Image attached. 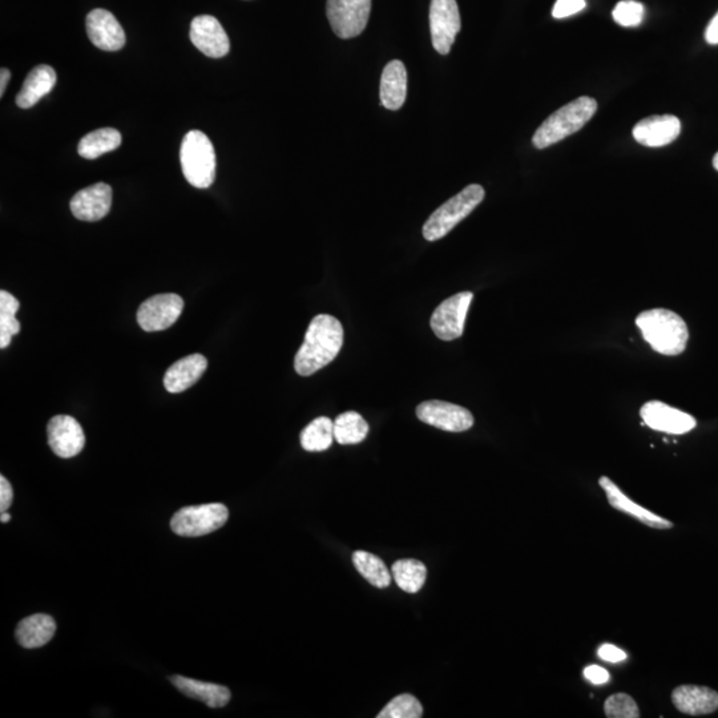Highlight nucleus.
Listing matches in <instances>:
<instances>
[{
  "label": "nucleus",
  "mask_w": 718,
  "mask_h": 718,
  "mask_svg": "<svg viewBox=\"0 0 718 718\" xmlns=\"http://www.w3.org/2000/svg\"><path fill=\"white\" fill-rule=\"evenodd\" d=\"M344 345V328L336 317L320 314L310 322L304 344L294 358V369L302 377H309L329 365Z\"/></svg>",
  "instance_id": "f257e3e1"
},
{
  "label": "nucleus",
  "mask_w": 718,
  "mask_h": 718,
  "mask_svg": "<svg viewBox=\"0 0 718 718\" xmlns=\"http://www.w3.org/2000/svg\"><path fill=\"white\" fill-rule=\"evenodd\" d=\"M637 328L644 341L656 353L675 357L687 349L688 326L679 314L668 309L645 310L636 317Z\"/></svg>",
  "instance_id": "f03ea898"
},
{
  "label": "nucleus",
  "mask_w": 718,
  "mask_h": 718,
  "mask_svg": "<svg viewBox=\"0 0 718 718\" xmlns=\"http://www.w3.org/2000/svg\"><path fill=\"white\" fill-rule=\"evenodd\" d=\"M596 111H598V103L595 99L588 96L575 99L544 120L532 137V143L539 149L551 147L580 131L594 118Z\"/></svg>",
  "instance_id": "7ed1b4c3"
},
{
  "label": "nucleus",
  "mask_w": 718,
  "mask_h": 718,
  "mask_svg": "<svg viewBox=\"0 0 718 718\" xmlns=\"http://www.w3.org/2000/svg\"><path fill=\"white\" fill-rule=\"evenodd\" d=\"M181 168L192 187H211L216 179V152L212 141L201 131L185 135L180 149Z\"/></svg>",
  "instance_id": "20e7f679"
},
{
  "label": "nucleus",
  "mask_w": 718,
  "mask_h": 718,
  "mask_svg": "<svg viewBox=\"0 0 718 718\" xmlns=\"http://www.w3.org/2000/svg\"><path fill=\"white\" fill-rule=\"evenodd\" d=\"M484 196H486V192L483 187L473 184L463 189L457 196L451 197L426 221L425 227H423L425 239L438 241L449 235L461 221L475 211V208L484 200Z\"/></svg>",
  "instance_id": "39448f33"
},
{
  "label": "nucleus",
  "mask_w": 718,
  "mask_h": 718,
  "mask_svg": "<svg viewBox=\"0 0 718 718\" xmlns=\"http://www.w3.org/2000/svg\"><path fill=\"white\" fill-rule=\"evenodd\" d=\"M228 518V508L221 503L185 507L173 515L171 528L177 535L197 538L219 530L228 522Z\"/></svg>",
  "instance_id": "423d86ee"
},
{
  "label": "nucleus",
  "mask_w": 718,
  "mask_h": 718,
  "mask_svg": "<svg viewBox=\"0 0 718 718\" xmlns=\"http://www.w3.org/2000/svg\"><path fill=\"white\" fill-rule=\"evenodd\" d=\"M371 0H328L326 15L334 34L341 39L361 35L369 22Z\"/></svg>",
  "instance_id": "0eeeda50"
},
{
  "label": "nucleus",
  "mask_w": 718,
  "mask_h": 718,
  "mask_svg": "<svg viewBox=\"0 0 718 718\" xmlns=\"http://www.w3.org/2000/svg\"><path fill=\"white\" fill-rule=\"evenodd\" d=\"M473 298L474 294L471 292L458 293L447 298L435 309L430 325L439 340L454 341L462 337Z\"/></svg>",
  "instance_id": "6e6552de"
},
{
  "label": "nucleus",
  "mask_w": 718,
  "mask_h": 718,
  "mask_svg": "<svg viewBox=\"0 0 718 718\" xmlns=\"http://www.w3.org/2000/svg\"><path fill=\"white\" fill-rule=\"evenodd\" d=\"M184 310V300L177 294H157L137 310V324L144 332H161L171 328Z\"/></svg>",
  "instance_id": "1a4fd4ad"
},
{
  "label": "nucleus",
  "mask_w": 718,
  "mask_h": 718,
  "mask_svg": "<svg viewBox=\"0 0 718 718\" xmlns=\"http://www.w3.org/2000/svg\"><path fill=\"white\" fill-rule=\"evenodd\" d=\"M461 27V14H459L457 0H431V40H433V46L438 54H449Z\"/></svg>",
  "instance_id": "9d476101"
},
{
  "label": "nucleus",
  "mask_w": 718,
  "mask_h": 718,
  "mask_svg": "<svg viewBox=\"0 0 718 718\" xmlns=\"http://www.w3.org/2000/svg\"><path fill=\"white\" fill-rule=\"evenodd\" d=\"M419 421L449 433H463L474 426V417L465 407L443 401H426L417 407Z\"/></svg>",
  "instance_id": "9b49d317"
},
{
  "label": "nucleus",
  "mask_w": 718,
  "mask_h": 718,
  "mask_svg": "<svg viewBox=\"0 0 718 718\" xmlns=\"http://www.w3.org/2000/svg\"><path fill=\"white\" fill-rule=\"evenodd\" d=\"M48 445L59 458H74L82 453L86 435L80 423L70 415H56L48 422Z\"/></svg>",
  "instance_id": "f8f14e48"
},
{
  "label": "nucleus",
  "mask_w": 718,
  "mask_h": 718,
  "mask_svg": "<svg viewBox=\"0 0 718 718\" xmlns=\"http://www.w3.org/2000/svg\"><path fill=\"white\" fill-rule=\"evenodd\" d=\"M640 415L645 425L665 434L683 435L697 426L696 419L692 415L660 401L645 403L641 407Z\"/></svg>",
  "instance_id": "ddd939ff"
},
{
  "label": "nucleus",
  "mask_w": 718,
  "mask_h": 718,
  "mask_svg": "<svg viewBox=\"0 0 718 718\" xmlns=\"http://www.w3.org/2000/svg\"><path fill=\"white\" fill-rule=\"evenodd\" d=\"M189 36L193 46L209 58H224L231 50L229 36L215 16L200 15L193 19Z\"/></svg>",
  "instance_id": "4468645a"
},
{
  "label": "nucleus",
  "mask_w": 718,
  "mask_h": 718,
  "mask_svg": "<svg viewBox=\"0 0 718 718\" xmlns=\"http://www.w3.org/2000/svg\"><path fill=\"white\" fill-rule=\"evenodd\" d=\"M87 34L103 51H119L125 46V32L110 11L96 8L87 16Z\"/></svg>",
  "instance_id": "2eb2a0df"
},
{
  "label": "nucleus",
  "mask_w": 718,
  "mask_h": 718,
  "mask_svg": "<svg viewBox=\"0 0 718 718\" xmlns=\"http://www.w3.org/2000/svg\"><path fill=\"white\" fill-rule=\"evenodd\" d=\"M681 121L673 115L651 116L639 121L633 128V139L649 148L664 147L680 136Z\"/></svg>",
  "instance_id": "dca6fc26"
},
{
  "label": "nucleus",
  "mask_w": 718,
  "mask_h": 718,
  "mask_svg": "<svg viewBox=\"0 0 718 718\" xmlns=\"http://www.w3.org/2000/svg\"><path fill=\"white\" fill-rule=\"evenodd\" d=\"M112 188L108 184L98 183L82 189L71 200L72 215L82 221H99L110 213Z\"/></svg>",
  "instance_id": "f3484780"
},
{
  "label": "nucleus",
  "mask_w": 718,
  "mask_h": 718,
  "mask_svg": "<svg viewBox=\"0 0 718 718\" xmlns=\"http://www.w3.org/2000/svg\"><path fill=\"white\" fill-rule=\"evenodd\" d=\"M599 484L603 488L605 495H607L609 504L615 510L631 515L645 526L657 528V530H671L673 527L671 520L661 518V516L653 514L652 511L629 499L608 477H601Z\"/></svg>",
  "instance_id": "a211bd4d"
},
{
  "label": "nucleus",
  "mask_w": 718,
  "mask_h": 718,
  "mask_svg": "<svg viewBox=\"0 0 718 718\" xmlns=\"http://www.w3.org/2000/svg\"><path fill=\"white\" fill-rule=\"evenodd\" d=\"M672 703L684 715H711L718 709V693L699 685H681L672 692Z\"/></svg>",
  "instance_id": "6ab92c4d"
},
{
  "label": "nucleus",
  "mask_w": 718,
  "mask_h": 718,
  "mask_svg": "<svg viewBox=\"0 0 718 718\" xmlns=\"http://www.w3.org/2000/svg\"><path fill=\"white\" fill-rule=\"evenodd\" d=\"M207 358L192 354L173 363L164 375V386L169 393L179 394L191 389L207 370Z\"/></svg>",
  "instance_id": "aec40b11"
},
{
  "label": "nucleus",
  "mask_w": 718,
  "mask_h": 718,
  "mask_svg": "<svg viewBox=\"0 0 718 718\" xmlns=\"http://www.w3.org/2000/svg\"><path fill=\"white\" fill-rule=\"evenodd\" d=\"M407 71L401 60H393L385 67L381 80V102L386 110L397 111L406 102Z\"/></svg>",
  "instance_id": "412c9836"
},
{
  "label": "nucleus",
  "mask_w": 718,
  "mask_h": 718,
  "mask_svg": "<svg viewBox=\"0 0 718 718\" xmlns=\"http://www.w3.org/2000/svg\"><path fill=\"white\" fill-rule=\"evenodd\" d=\"M171 683L184 696L203 701L209 708H224L231 701V691L223 685L203 683L183 676L171 677Z\"/></svg>",
  "instance_id": "4be33fe9"
},
{
  "label": "nucleus",
  "mask_w": 718,
  "mask_h": 718,
  "mask_svg": "<svg viewBox=\"0 0 718 718\" xmlns=\"http://www.w3.org/2000/svg\"><path fill=\"white\" fill-rule=\"evenodd\" d=\"M56 72L50 66H38L24 80L22 90L16 96L18 107L27 110L34 107L44 96L50 94L56 84Z\"/></svg>",
  "instance_id": "5701e85b"
},
{
  "label": "nucleus",
  "mask_w": 718,
  "mask_h": 718,
  "mask_svg": "<svg viewBox=\"0 0 718 718\" xmlns=\"http://www.w3.org/2000/svg\"><path fill=\"white\" fill-rule=\"evenodd\" d=\"M56 632V623L48 615H32L20 621L15 636L23 648L35 649L50 643Z\"/></svg>",
  "instance_id": "b1692460"
},
{
  "label": "nucleus",
  "mask_w": 718,
  "mask_h": 718,
  "mask_svg": "<svg viewBox=\"0 0 718 718\" xmlns=\"http://www.w3.org/2000/svg\"><path fill=\"white\" fill-rule=\"evenodd\" d=\"M121 144V133L115 128H100L80 140L78 152L84 159L94 160L115 151Z\"/></svg>",
  "instance_id": "393cba45"
},
{
  "label": "nucleus",
  "mask_w": 718,
  "mask_h": 718,
  "mask_svg": "<svg viewBox=\"0 0 718 718\" xmlns=\"http://www.w3.org/2000/svg\"><path fill=\"white\" fill-rule=\"evenodd\" d=\"M369 423L356 411H346L334 421V439L340 445H358L369 434Z\"/></svg>",
  "instance_id": "a878e982"
},
{
  "label": "nucleus",
  "mask_w": 718,
  "mask_h": 718,
  "mask_svg": "<svg viewBox=\"0 0 718 718\" xmlns=\"http://www.w3.org/2000/svg\"><path fill=\"white\" fill-rule=\"evenodd\" d=\"M391 574L402 591L407 594H417L425 586L427 568L418 560L403 559L393 564Z\"/></svg>",
  "instance_id": "bb28decb"
},
{
  "label": "nucleus",
  "mask_w": 718,
  "mask_h": 718,
  "mask_svg": "<svg viewBox=\"0 0 718 718\" xmlns=\"http://www.w3.org/2000/svg\"><path fill=\"white\" fill-rule=\"evenodd\" d=\"M334 441V422L328 417L314 419L302 430L301 446L309 453L328 450Z\"/></svg>",
  "instance_id": "cd10ccee"
},
{
  "label": "nucleus",
  "mask_w": 718,
  "mask_h": 718,
  "mask_svg": "<svg viewBox=\"0 0 718 718\" xmlns=\"http://www.w3.org/2000/svg\"><path fill=\"white\" fill-rule=\"evenodd\" d=\"M353 564L356 570L377 588H387L391 583L389 568L378 556L366 551H357L353 554Z\"/></svg>",
  "instance_id": "c85d7f7f"
},
{
  "label": "nucleus",
  "mask_w": 718,
  "mask_h": 718,
  "mask_svg": "<svg viewBox=\"0 0 718 718\" xmlns=\"http://www.w3.org/2000/svg\"><path fill=\"white\" fill-rule=\"evenodd\" d=\"M19 301L12 294L0 292V349L10 346L12 337L20 332V322L16 320Z\"/></svg>",
  "instance_id": "c756f323"
},
{
  "label": "nucleus",
  "mask_w": 718,
  "mask_h": 718,
  "mask_svg": "<svg viewBox=\"0 0 718 718\" xmlns=\"http://www.w3.org/2000/svg\"><path fill=\"white\" fill-rule=\"evenodd\" d=\"M423 716V707L418 699L411 695H399L391 700L378 718H421Z\"/></svg>",
  "instance_id": "7c9ffc66"
},
{
  "label": "nucleus",
  "mask_w": 718,
  "mask_h": 718,
  "mask_svg": "<svg viewBox=\"0 0 718 718\" xmlns=\"http://www.w3.org/2000/svg\"><path fill=\"white\" fill-rule=\"evenodd\" d=\"M605 716L608 718H639L640 709L636 701L627 693H615L604 703Z\"/></svg>",
  "instance_id": "2f4dec72"
},
{
  "label": "nucleus",
  "mask_w": 718,
  "mask_h": 718,
  "mask_svg": "<svg viewBox=\"0 0 718 718\" xmlns=\"http://www.w3.org/2000/svg\"><path fill=\"white\" fill-rule=\"evenodd\" d=\"M644 6L636 0H621L612 12L613 19L623 27H636L643 22Z\"/></svg>",
  "instance_id": "473e14b6"
},
{
  "label": "nucleus",
  "mask_w": 718,
  "mask_h": 718,
  "mask_svg": "<svg viewBox=\"0 0 718 718\" xmlns=\"http://www.w3.org/2000/svg\"><path fill=\"white\" fill-rule=\"evenodd\" d=\"M584 8H586V0H558L552 10V16L555 19H564L579 14Z\"/></svg>",
  "instance_id": "72a5a7b5"
},
{
  "label": "nucleus",
  "mask_w": 718,
  "mask_h": 718,
  "mask_svg": "<svg viewBox=\"0 0 718 718\" xmlns=\"http://www.w3.org/2000/svg\"><path fill=\"white\" fill-rule=\"evenodd\" d=\"M598 655L601 660L609 661V663H620L627 659V653L611 644L601 645Z\"/></svg>",
  "instance_id": "f704fd0d"
},
{
  "label": "nucleus",
  "mask_w": 718,
  "mask_h": 718,
  "mask_svg": "<svg viewBox=\"0 0 718 718\" xmlns=\"http://www.w3.org/2000/svg\"><path fill=\"white\" fill-rule=\"evenodd\" d=\"M12 499H14V491L10 482L6 478L0 477V510L6 512L10 508Z\"/></svg>",
  "instance_id": "c9c22d12"
},
{
  "label": "nucleus",
  "mask_w": 718,
  "mask_h": 718,
  "mask_svg": "<svg viewBox=\"0 0 718 718\" xmlns=\"http://www.w3.org/2000/svg\"><path fill=\"white\" fill-rule=\"evenodd\" d=\"M584 676L594 684H604L609 680V673L599 665H591L584 669Z\"/></svg>",
  "instance_id": "e433bc0d"
},
{
  "label": "nucleus",
  "mask_w": 718,
  "mask_h": 718,
  "mask_svg": "<svg viewBox=\"0 0 718 718\" xmlns=\"http://www.w3.org/2000/svg\"><path fill=\"white\" fill-rule=\"evenodd\" d=\"M705 40H707L709 44H713V46L718 44V12L715 18L711 20V23H709L707 31H705Z\"/></svg>",
  "instance_id": "4c0bfd02"
},
{
  "label": "nucleus",
  "mask_w": 718,
  "mask_h": 718,
  "mask_svg": "<svg viewBox=\"0 0 718 718\" xmlns=\"http://www.w3.org/2000/svg\"><path fill=\"white\" fill-rule=\"evenodd\" d=\"M10 78V71H8L7 68H2V71H0V96L4 95V91H6L8 80H10Z\"/></svg>",
  "instance_id": "58836bf2"
},
{
  "label": "nucleus",
  "mask_w": 718,
  "mask_h": 718,
  "mask_svg": "<svg viewBox=\"0 0 718 718\" xmlns=\"http://www.w3.org/2000/svg\"><path fill=\"white\" fill-rule=\"evenodd\" d=\"M0 520H2V523H8L11 520V516L7 514V512H2V518H0Z\"/></svg>",
  "instance_id": "ea45409f"
},
{
  "label": "nucleus",
  "mask_w": 718,
  "mask_h": 718,
  "mask_svg": "<svg viewBox=\"0 0 718 718\" xmlns=\"http://www.w3.org/2000/svg\"><path fill=\"white\" fill-rule=\"evenodd\" d=\"M713 167H715L716 171H718V152L715 157H713Z\"/></svg>",
  "instance_id": "a19ab883"
}]
</instances>
